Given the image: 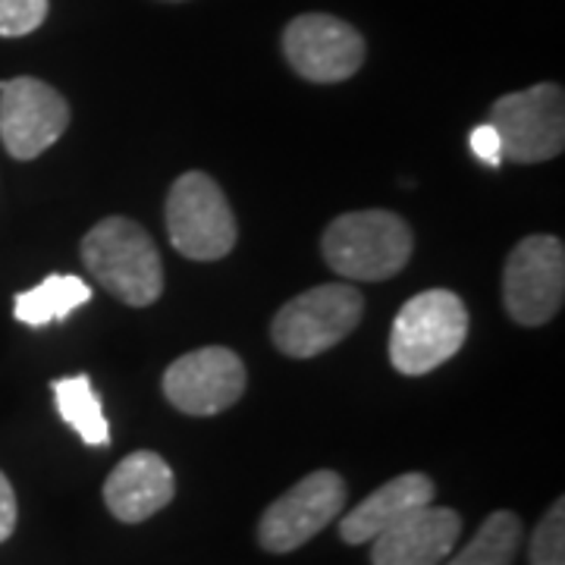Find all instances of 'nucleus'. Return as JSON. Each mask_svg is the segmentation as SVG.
<instances>
[{
  "instance_id": "1",
  "label": "nucleus",
  "mask_w": 565,
  "mask_h": 565,
  "mask_svg": "<svg viewBox=\"0 0 565 565\" xmlns=\"http://www.w3.org/2000/svg\"><path fill=\"white\" fill-rule=\"evenodd\" d=\"M82 262L110 296L132 308L158 302L163 292L161 255L136 221L107 217L82 239Z\"/></svg>"
},
{
  "instance_id": "2",
  "label": "nucleus",
  "mask_w": 565,
  "mask_h": 565,
  "mask_svg": "<svg viewBox=\"0 0 565 565\" xmlns=\"http://www.w3.org/2000/svg\"><path fill=\"white\" fill-rule=\"evenodd\" d=\"M321 252L345 280H390L412 258V230L393 211H349L323 230Z\"/></svg>"
},
{
  "instance_id": "3",
  "label": "nucleus",
  "mask_w": 565,
  "mask_h": 565,
  "mask_svg": "<svg viewBox=\"0 0 565 565\" xmlns=\"http://www.w3.org/2000/svg\"><path fill=\"white\" fill-rule=\"evenodd\" d=\"M468 340V308L449 289H427L399 308L390 333V362L422 377L449 362Z\"/></svg>"
},
{
  "instance_id": "4",
  "label": "nucleus",
  "mask_w": 565,
  "mask_h": 565,
  "mask_svg": "<svg viewBox=\"0 0 565 565\" xmlns=\"http://www.w3.org/2000/svg\"><path fill=\"white\" fill-rule=\"evenodd\" d=\"M364 315L362 292L352 282H321L286 302L274 318L270 337L292 359H315L359 327Z\"/></svg>"
},
{
  "instance_id": "5",
  "label": "nucleus",
  "mask_w": 565,
  "mask_h": 565,
  "mask_svg": "<svg viewBox=\"0 0 565 565\" xmlns=\"http://www.w3.org/2000/svg\"><path fill=\"white\" fill-rule=\"evenodd\" d=\"M167 233L189 262H221L236 245V221L207 173H182L167 195Z\"/></svg>"
},
{
  "instance_id": "6",
  "label": "nucleus",
  "mask_w": 565,
  "mask_h": 565,
  "mask_svg": "<svg viewBox=\"0 0 565 565\" xmlns=\"http://www.w3.org/2000/svg\"><path fill=\"white\" fill-rule=\"evenodd\" d=\"M490 126L500 136L505 161H553L565 148L563 85L541 82L525 92L503 95L490 107Z\"/></svg>"
},
{
  "instance_id": "7",
  "label": "nucleus",
  "mask_w": 565,
  "mask_h": 565,
  "mask_svg": "<svg viewBox=\"0 0 565 565\" xmlns=\"http://www.w3.org/2000/svg\"><path fill=\"white\" fill-rule=\"evenodd\" d=\"M565 299V248L556 236H527L512 248L503 274V302L522 327H541Z\"/></svg>"
},
{
  "instance_id": "8",
  "label": "nucleus",
  "mask_w": 565,
  "mask_h": 565,
  "mask_svg": "<svg viewBox=\"0 0 565 565\" xmlns=\"http://www.w3.org/2000/svg\"><path fill=\"white\" fill-rule=\"evenodd\" d=\"M345 505V481L337 471H311L277 503L267 505L258 522V544L267 553H292L321 534Z\"/></svg>"
},
{
  "instance_id": "9",
  "label": "nucleus",
  "mask_w": 565,
  "mask_h": 565,
  "mask_svg": "<svg viewBox=\"0 0 565 565\" xmlns=\"http://www.w3.org/2000/svg\"><path fill=\"white\" fill-rule=\"evenodd\" d=\"M70 126V104L47 82L20 76L0 82V139L10 158L32 161Z\"/></svg>"
},
{
  "instance_id": "10",
  "label": "nucleus",
  "mask_w": 565,
  "mask_h": 565,
  "mask_svg": "<svg viewBox=\"0 0 565 565\" xmlns=\"http://www.w3.org/2000/svg\"><path fill=\"white\" fill-rule=\"evenodd\" d=\"M282 54L302 79L333 85L352 79L362 70L364 39L337 17L305 13L286 25Z\"/></svg>"
},
{
  "instance_id": "11",
  "label": "nucleus",
  "mask_w": 565,
  "mask_h": 565,
  "mask_svg": "<svg viewBox=\"0 0 565 565\" xmlns=\"http://www.w3.org/2000/svg\"><path fill=\"white\" fill-rule=\"evenodd\" d=\"M245 393V364L233 349L204 345L182 355L163 374V396L185 415H217Z\"/></svg>"
},
{
  "instance_id": "12",
  "label": "nucleus",
  "mask_w": 565,
  "mask_h": 565,
  "mask_svg": "<svg viewBox=\"0 0 565 565\" xmlns=\"http://www.w3.org/2000/svg\"><path fill=\"white\" fill-rule=\"evenodd\" d=\"M462 534V515L422 505L371 541V565H440Z\"/></svg>"
},
{
  "instance_id": "13",
  "label": "nucleus",
  "mask_w": 565,
  "mask_h": 565,
  "mask_svg": "<svg viewBox=\"0 0 565 565\" xmlns=\"http://www.w3.org/2000/svg\"><path fill=\"white\" fill-rule=\"evenodd\" d=\"M173 493H177L173 471L163 462V456L151 449L126 456L104 481V503L114 512V519L126 525H139L154 512H161L173 500Z\"/></svg>"
},
{
  "instance_id": "14",
  "label": "nucleus",
  "mask_w": 565,
  "mask_h": 565,
  "mask_svg": "<svg viewBox=\"0 0 565 565\" xmlns=\"http://www.w3.org/2000/svg\"><path fill=\"white\" fill-rule=\"evenodd\" d=\"M434 503V481L422 471H408L384 487H377L371 497H364L340 522V537L345 544H371L386 527H393L408 512Z\"/></svg>"
},
{
  "instance_id": "15",
  "label": "nucleus",
  "mask_w": 565,
  "mask_h": 565,
  "mask_svg": "<svg viewBox=\"0 0 565 565\" xmlns=\"http://www.w3.org/2000/svg\"><path fill=\"white\" fill-rule=\"evenodd\" d=\"M92 302V286L73 274H51L35 286L17 296L13 315L29 327H44L51 321H66L79 305Z\"/></svg>"
},
{
  "instance_id": "16",
  "label": "nucleus",
  "mask_w": 565,
  "mask_h": 565,
  "mask_svg": "<svg viewBox=\"0 0 565 565\" xmlns=\"http://www.w3.org/2000/svg\"><path fill=\"white\" fill-rule=\"evenodd\" d=\"M54 403H57V412L61 418L88 446H107L110 444V427H107V418H104L102 399L92 386V377L88 374H76V377H61L54 381Z\"/></svg>"
},
{
  "instance_id": "17",
  "label": "nucleus",
  "mask_w": 565,
  "mask_h": 565,
  "mask_svg": "<svg viewBox=\"0 0 565 565\" xmlns=\"http://www.w3.org/2000/svg\"><path fill=\"white\" fill-rule=\"evenodd\" d=\"M522 546V519L515 512H493L478 534L446 565H512Z\"/></svg>"
},
{
  "instance_id": "18",
  "label": "nucleus",
  "mask_w": 565,
  "mask_h": 565,
  "mask_svg": "<svg viewBox=\"0 0 565 565\" xmlns=\"http://www.w3.org/2000/svg\"><path fill=\"white\" fill-rule=\"evenodd\" d=\"M531 565H565V500L546 509L531 534Z\"/></svg>"
},
{
  "instance_id": "19",
  "label": "nucleus",
  "mask_w": 565,
  "mask_h": 565,
  "mask_svg": "<svg viewBox=\"0 0 565 565\" xmlns=\"http://www.w3.org/2000/svg\"><path fill=\"white\" fill-rule=\"evenodd\" d=\"M47 17V0H0V39H22Z\"/></svg>"
},
{
  "instance_id": "20",
  "label": "nucleus",
  "mask_w": 565,
  "mask_h": 565,
  "mask_svg": "<svg viewBox=\"0 0 565 565\" xmlns=\"http://www.w3.org/2000/svg\"><path fill=\"white\" fill-rule=\"evenodd\" d=\"M468 145H471L475 158H481L487 167H500V163H503V145H500V136H497V129H493L490 122L471 129Z\"/></svg>"
},
{
  "instance_id": "21",
  "label": "nucleus",
  "mask_w": 565,
  "mask_h": 565,
  "mask_svg": "<svg viewBox=\"0 0 565 565\" xmlns=\"http://www.w3.org/2000/svg\"><path fill=\"white\" fill-rule=\"evenodd\" d=\"M17 531V493L0 471V544Z\"/></svg>"
}]
</instances>
